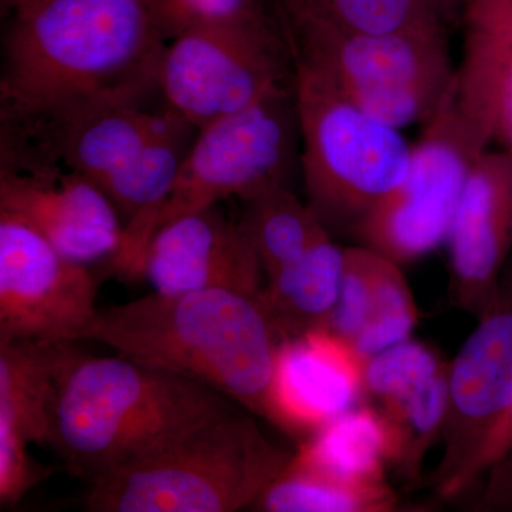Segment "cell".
Masks as SVG:
<instances>
[{
    "instance_id": "6da1fadb",
    "label": "cell",
    "mask_w": 512,
    "mask_h": 512,
    "mask_svg": "<svg viewBox=\"0 0 512 512\" xmlns=\"http://www.w3.org/2000/svg\"><path fill=\"white\" fill-rule=\"evenodd\" d=\"M6 18L2 126H53L160 94L168 40L153 0H30Z\"/></svg>"
},
{
    "instance_id": "7a4b0ae2",
    "label": "cell",
    "mask_w": 512,
    "mask_h": 512,
    "mask_svg": "<svg viewBox=\"0 0 512 512\" xmlns=\"http://www.w3.org/2000/svg\"><path fill=\"white\" fill-rule=\"evenodd\" d=\"M261 295L154 291L99 309L80 342H99L128 359L207 384L276 426L274 379L282 340Z\"/></svg>"
},
{
    "instance_id": "3957f363",
    "label": "cell",
    "mask_w": 512,
    "mask_h": 512,
    "mask_svg": "<svg viewBox=\"0 0 512 512\" xmlns=\"http://www.w3.org/2000/svg\"><path fill=\"white\" fill-rule=\"evenodd\" d=\"M235 406L190 377L76 349L57 379L49 448L89 483Z\"/></svg>"
},
{
    "instance_id": "277c9868",
    "label": "cell",
    "mask_w": 512,
    "mask_h": 512,
    "mask_svg": "<svg viewBox=\"0 0 512 512\" xmlns=\"http://www.w3.org/2000/svg\"><path fill=\"white\" fill-rule=\"evenodd\" d=\"M293 454L271 443L242 406L89 481L90 512L249 510Z\"/></svg>"
},
{
    "instance_id": "5b68a950",
    "label": "cell",
    "mask_w": 512,
    "mask_h": 512,
    "mask_svg": "<svg viewBox=\"0 0 512 512\" xmlns=\"http://www.w3.org/2000/svg\"><path fill=\"white\" fill-rule=\"evenodd\" d=\"M293 66L316 74L369 116L402 130L429 123L446 101L457 62L454 30L353 32L272 8Z\"/></svg>"
},
{
    "instance_id": "8992f818",
    "label": "cell",
    "mask_w": 512,
    "mask_h": 512,
    "mask_svg": "<svg viewBox=\"0 0 512 512\" xmlns=\"http://www.w3.org/2000/svg\"><path fill=\"white\" fill-rule=\"evenodd\" d=\"M299 140L295 86L198 130L167 197L143 221L124 229L111 268L128 281L143 278L148 242L168 222L286 184Z\"/></svg>"
},
{
    "instance_id": "52a82bcc",
    "label": "cell",
    "mask_w": 512,
    "mask_h": 512,
    "mask_svg": "<svg viewBox=\"0 0 512 512\" xmlns=\"http://www.w3.org/2000/svg\"><path fill=\"white\" fill-rule=\"evenodd\" d=\"M293 67L306 202L329 234H355L402 183L413 146L316 74Z\"/></svg>"
},
{
    "instance_id": "ba28073f",
    "label": "cell",
    "mask_w": 512,
    "mask_h": 512,
    "mask_svg": "<svg viewBox=\"0 0 512 512\" xmlns=\"http://www.w3.org/2000/svg\"><path fill=\"white\" fill-rule=\"evenodd\" d=\"M491 146L490 133L461 106L453 84L436 116L424 124L402 183L353 235L399 265L446 244L468 177Z\"/></svg>"
},
{
    "instance_id": "9c48e42d",
    "label": "cell",
    "mask_w": 512,
    "mask_h": 512,
    "mask_svg": "<svg viewBox=\"0 0 512 512\" xmlns=\"http://www.w3.org/2000/svg\"><path fill=\"white\" fill-rule=\"evenodd\" d=\"M293 86L295 67L279 25L187 30L167 43L158 69L161 100L197 130Z\"/></svg>"
},
{
    "instance_id": "30bf717a",
    "label": "cell",
    "mask_w": 512,
    "mask_h": 512,
    "mask_svg": "<svg viewBox=\"0 0 512 512\" xmlns=\"http://www.w3.org/2000/svg\"><path fill=\"white\" fill-rule=\"evenodd\" d=\"M0 210L18 215L80 264L104 259L113 264L123 244V221L99 185L5 134L0 136Z\"/></svg>"
},
{
    "instance_id": "8fae6325",
    "label": "cell",
    "mask_w": 512,
    "mask_h": 512,
    "mask_svg": "<svg viewBox=\"0 0 512 512\" xmlns=\"http://www.w3.org/2000/svg\"><path fill=\"white\" fill-rule=\"evenodd\" d=\"M99 281L36 228L0 210V343L80 342L96 318Z\"/></svg>"
},
{
    "instance_id": "7c38bea8",
    "label": "cell",
    "mask_w": 512,
    "mask_h": 512,
    "mask_svg": "<svg viewBox=\"0 0 512 512\" xmlns=\"http://www.w3.org/2000/svg\"><path fill=\"white\" fill-rule=\"evenodd\" d=\"M511 407L512 293L503 291L450 366L437 490L463 470L481 440Z\"/></svg>"
},
{
    "instance_id": "4fadbf2b",
    "label": "cell",
    "mask_w": 512,
    "mask_h": 512,
    "mask_svg": "<svg viewBox=\"0 0 512 512\" xmlns=\"http://www.w3.org/2000/svg\"><path fill=\"white\" fill-rule=\"evenodd\" d=\"M454 301L478 319L500 298L512 249V156L503 148L478 158L447 242Z\"/></svg>"
},
{
    "instance_id": "5bb4252c",
    "label": "cell",
    "mask_w": 512,
    "mask_h": 512,
    "mask_svg": "<svg viewBox=\"0 0 512 512\" xmlns=\"http://www.w3.org/2000/svg\"><path fill=\"white\" fill-rule=\"evenodd\" d=\"M143 278L164 293L231 289L261 295L266 275L238 222L217 205L168 222L148 242Z\"/></svg>"
},
{
    "instance_id": "9a60e30c",
    "label": "cell",
    "mask_w": 512,
    "mask_h": 512,
    "mask_svg": "<svg viewBox=\"0 0 512 512\" xmlns=\"http://www.w3.org/2000/svg\"><path fill=\"white\" fill-rule=\"evenodd\" d=\"M365 365L349 342L328 329L285 340L276 356V427L315 433L365 396Z\"/></svg>"
},
{
    "instance_id": "2e32d148",
    "label": "cell",
    "mask_w": 512,
    "mask_h": 512,
    "mask_svg": "<svg viewBox=\"0 0 512 512\" xmlns=\"http://www.w3.org/2000/svg\"><path fill=\"white\" fill-rule=\"evenodd\" d=\"M345 248L325 234L292 264L266 276L261 301L282 342L328 329L340 285Z\"/></svg>"
},
{
    "instance_id": "e0dca14e",
    "label": "cell",
    "mask_w": 512,
    "mask_h": 512,
    "mask_svg": "<svg viewBox=\"0 0 512 512\" xmlns=\"http://www.w3.org/2000/svg\"><path fill=\"white\" fill-rule=\"evenodd\" d=\"M76 342L0 343V430L49 447L57 379Z\"/></svg>"
},
{
    "instance_id": "ac0fdd59",
    "label": "cell",
    "mask_w": 512,
    "mask_h": 512,
    "mask_svg": "<svg viewBox=\"0 0 512 512\" xmlns=\"http://www.w3.org/2000/svg\"><path fill=\"white\" fill-rule=\"evenodd\" d=\"M295 456L342 480L384 483L392 467V436L380 410L360 403L312 433Z\"/></svg>"
},
{
    "instance_id": "d6986e66",
    "label": "cell",
    "mask_w": 512,
    "mask_h": 512,
    "mask_svg": "<svg viewBox=\"0 0 512 512\" xmlns=\"http://www.w3.org/2000/svg\"><path fill=\"white\" fill-rule=\"evenodd\" d=\"M238 225L254 249L265 275L275 274L328 234L308 202L286 184L269 185L242 198Z\"/></svg>"
},
{
    "instance_id": "ffe728a7",
    "label": "cell",
    "mask_w": 512,
    "mask_h": 512,
    "mask_svg": "<svg viewBox=\"0 0 512 512\" xmlns=\"http://www.w3.org/2000/svg\"><path fill=\"white\" fill-rule=\"evenodd\" d=\"M397 507L390 485L342 480L293 454L249 510L265 512H387Z\"/></svg>"
},
{
    "instance_id": "44dd1931",
    "label": "cell",
    "mask_w": 512,
    "mask_h": 512,
    "mask_svg": "<svg viewBox=\"0 0 512 512\" xmlns=\"http://www.w3.org/2000/svg\"><path fill=\"white\" fill-rule=\"evenodd\" d=\"M463 0H271L286 12L311 16L336 28L389 33L416 28H460Z\"/></svg>"
},
{
    "instance_id": "7402d4cb",
    "label": "cell",
    "mask_w": 512,
    "mask_h": 512,
    "mask_svg": "<svg viewBox=\"0 0 512 512\" xmlns=\"http://www.w3.org/2000/svg\"><path fill=\"white\" fill-rule=\"evenodd\" d=\"M450 366L406 394L402 399L376 406L392 436V467L414 480L424 456L443 434L448 409Z\"/></svg>"
},
{
    "instance_id": "603a6c76",
    "label": "cell",
    "mask_w": 512,
    "mask_h": 512,
    "mask_svg": "<svg viewBox=\"0 0 512 512\" xmlns=\"http://www.w3.org/2000/svg\"><path fill=\"white\" fill-rule=\"evenodd\" d=\"M419 319L416 302L402 269L380 254L375 288L365 325L352 342L363 359L410 339Z\"/></svg>"
},
{
    "instance_id": "cb8c5ba5",
    "label": "cell",
    "mask_w": 512,
    "mask_h": 512,
    "mask_svg": "<svg viewBox=\"0 0 512 512\" xmlns=\"http://www.w3.org/2000/svg\"><path fill=\"white\" fill-rule=\"evenodd\" d=\"M471 97L493 144L512 156V25L491 37L477 56Z\"/></svg>"
},
{
    "instance_id": "d4e9b609",
    "label": "cell",
    "mask_w": 512,
    "mask_h": 512,
    "mask_svg": "<svg viewBox=\"0 0 512 512\" xmlns=\"http://www.w3.org/2000/svg\"><path fill=\"white\" fill-rule=\"evenodd\" d=\"M434 350L406 339L366 359L365 396L377 406L402 399L446 367Z\"/></svg>"
},
{
    "instance_id": "484cf974",
    "label": "cell",
    "mask_w": 512,
    "mask_h": 512,
    "mask_svg": "<svg viewBox=\"0 0 512 512\" xmlns=\"http://www.w3.org/2000/svg\"><path fill=\"white\" fill-rule=\"evenodd\" d=\"M165 39L200 26H241L259 30L278 28L275 16L259 0H153Z\"/></svg>"
},
{
    "instance_id": "4316f807",
    "label": "cell",
    "mask_w": 512,
    "mask_h": 512,
    "mask_svg": "<svg viewBox=\"0 0 512 512\" xmlns=\"http://www.w3.org/2000/svg\"><path fill=\"white\" fill-rule=\"evenodd\" d=\"M28 441L0 430V507H13L30 490L53 474V468L37 461Z\"/></svg>"
},
{
    "instance_id": "83f0119b",
    "label": "cell",
    "mask_w": 512,
    "mask_h": 512,
    "mask_svg": "<svg viewBox=\"0 0 512 512\" xmlns=\"http://www.w3.org/2000/svg\"><path fill=\"white\" fill-rule=\"evenodd\" d=\"M478 507L484 511L512 512V451L488 470Z\"/></svg>"
},
{
    "instance_id": "f1b7e54d",
    "label": "cell",
    "mask_w": 512,
    "mask_h": 512,
    "mask_svg": "<svg viewBox=\"0 0 512 512\" xmlns=\"http://www.w3.org/2000/svg\"><path fill=\"white\" fill-rule=\"evenodd\" d=\"M30 0H0V9H2V15L6 16L12 10L18 9L19 6L25 5Z\"/></svg>"
}]
</instances>
